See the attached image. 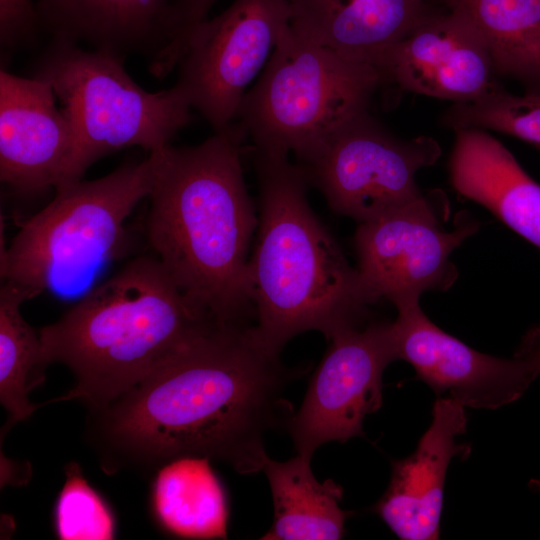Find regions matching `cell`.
Wrapping results in <instances>:
<instances>
[{
    "instance_id": "6da1fadb",
    "label": "cell",
    "mask_w": 540,
    "mask_h": 540,
    "mask_svg": "<svg viewBox=\"0 0 540 540\" xmlns=\"http://www.w3.org/2000/svg\"><path fill=\"white\" fill-rule=\"evenodd\" d=\"M255 339L252 325L211 322L150 376L92 410L93 440L107 470L154 468L183 457L262 470L269 431L292 416L295 378Z\"/></svg>"
},
{
    "instance_id": "7a4b0ae2",
    "label": "cell",
    "mask_w": 540,
    "mask_h": 540,
    "mask_svg": "<svg viewBox=\"0 0 540 540\" xmlns=\"http://www.w3.org/2000/svg\"><path fill=\"white\" fill-rule=\"evenodd\" d=\"M234 127L195 146L149 153L154 180L146 235L190 303L217 322L248 324L249 249L258 215L244 180Z\"/></svg>"
},
{
    "instance_id": "3957f363",
    "label": "cell",
    "mask_w": 540,
    "mask_h": 540,
    "mask_svg": "<svg viewBox=\"0 0 540 540\" xmlns=\"http://www.w3.org/2000/svg\"><path fill=\"white\" fill-rule=\"evenodd\" d=\"M254 162L260 209L247 282L255 339L279 356L306 331L330 340L360 327L372 303L357 268L311 209L302 166L255 149Z\"/></svg>"
},
{
    "instance_id": "277c9868",
    "label": "cell",
    "mask_w": 540,
    "mask_h": 540,
    "mask_svg": "<svg viewBox=\"0 0 540 540\" xmlns=\"http://www.w3.org/2000/svg\"><path fill=\"white\" fill-rule=\"evenodd\" d=\"M215 321L195 308L155 255H143L39 329L45 360L75 384L57 401L101 409L150 376Z\"/></svg>"
},
{
    "instance_id": "5b68a950",
    "label": "cell",
    "mask_w": 540,
    "mask_h": 540,
    "mask_svg": "<svg viewBox=\"0 0 540 540\" xmlns=\"http://www.w3.org/2000/svg\"><path fill=\"white\" fill-rule=\"evenodd\" d=\"M153 180L149 154L101 178L56 188L51 202L19 224L10 244H1L2 279L37 295L81 290L105 265L125 254V222L149 196Z\"/></svg>"
},
{
    "instance_id": "8992f818",
    "label": "cell",
    "mask_w": 540,
    "mask_h": 540,
    "mask_svg": "<svg viewBox=\"0 0 540 540\" xmlns=\"http://www.w3.org/2000/svg\"><path fill=\"white\" fill-rule=\"evenodd\" d=\"M371 64L347 58L290 29L246 92L235 129L254 149L308 161L341 125L368 110L381 84Z\"/></svg>"
},
{
    "instance_id": "52a82bcc",
    "label": "cell",
    "mask_w": 540,
    "mask_h": 540,
    "mask_svg": "<svg viewBox=\"0 0 540 540\" xmlns=\"http://www.w3.org/2000/svg\"><path fill=\"white\" fill-rule=\"evenodd\" d=\"M123 61L112 52L52 38L37 63L34 76L52 86L76 132L69 183L112 152L162 149L191 120L192 107L176 85L149 92L130 77Z\"/></svg>"
},
{
    "instance_id": "ba28073f",
    "label": "cell",
    "mask_w": 540,
    "mask_h": 540,
    "mask_svg": "<svg viewBox=\"0 0 540 540\" xmlns=\"http://www.w3.org/2000/svg\"><path fill=\"white\" fill-rule=\"evenodd\" d=\"M440 155L434 138L399 139L367 110L336 129L300 165L333 211L363 223L422 198L416 174Z\"/></svg>"
},
{
    "instance_id": "9c48e42d",
    "label": "cell",
    "mask_w": 540,
    "mask_h": 540,
    "mask_svg": "<svg viewBox=\"0 0 540 540\" xmlns=\"http://www.w3.org/2000/svg\"><path fill=\"white\" fill-rule=\"evenodd\" d=\"M289 29L287 0H234L195 27L175 85L215 133L232 128L247 87Z\"/></svg>"
},
{
    "instance_id": "30bf717a",
    "label": "cell",
    "mask_w": 540,
    "mask_h": 540,
    "mask_svg": "<svg viewBox=\"0 0 540 540\" xmlns=\"http://www.w3.org/2000/svg\"><path fill=\"white\" fill-rule=\"evenodd\" d=\"M479 224L460 213L446 229L431 196L377 219L359 223L354 236L357 270L372 304L394 305L445 291L457 278L452 252L477 232Z\"/></svg>"
},
{
    "instance_id": "8fae6325",
    "label": "cell",
    "mask_w": 540,
    "mask_h": 540,
    "mask_svg": "<svg viewBox=\"0 0 540 540\" xmlns=\"http://www.w3.org/2000/svg\"><path fill=\"white\" fill-rule=\"evenodd\" d=\"M395 360L392 322L333 336L286 427L296 453L311 459L325 443L364 437V419L380 409L383 373Z\"/></svg>"
},
{
    "instance_id": "7c38bea8",
    "label": "cell",
    "mask_w": 540,
    "mask_h": 540,
    "mask_svg": "<svg viewBox=\"0 0 540 540\" xmlns=\"http://www.w3.org/2000/svg\"><path fill=\"white\" fill-rule=\"evenodd\" d=\"M394 306L398 360L412 365L437 397L446 393L465 407L497 409L518 400L535 380L517 356L481 353L443 331L425 315L419 299Z\"/></svg>"
},
{
    "instance_id": "4fadbf2b",
    "label": "cell",
    "mask_w": 540,
    "mask_h": 540,
    "mask_svg": "<svg viewBox=\"0 0 540 540\" xmlns=\"http://www.w3.org/2000/svg\"><path fill=\"white\" fill-rule=\"evenodd\" d=\"M52 86L0 71V179L34 194L69 183L76 150L73 123Z\"/></svg>"
},
{
    "instance_id": "5bb4252c",
    "label": "cell",
    "mask_w": 540,
    "mask_h": 540,
    "mask_svg": "<svg viewBox=\"0 0 540 540\" xmlns=\"http://www.w3.org/2000/svg\"><path fill=\"white\" fill-rule=\"evenodd\" d=\"M382 81L453 103L474 100L497 85L491 56L459 13L428 12L401 40L374 61Z\"/></svg>"
},
{
    "instance_id": "9a60e30c",
    "label": "cell",
    "mask_w": 540,
    "mask_h": 540,
    "mask_svg": "<svg viewBox=\"0 0 540 540\" xmlns=\"http://www.w3.org/2000/svg\"><path fill=\"white\" fill-rule=\"evenodd\" d=\"M466 427L465 406L449 396H439L432 408L431 423L414 452L392 461L388 487L373 511L398 538H439L449 464L469 451V446L456 442Z\"/></svg>"
},
{
    "instance_id": "2e32d148",
    "label": "cell",
    "mask_w": 540,
    "mask_h": 540,
    "mask_svg": "<svg viewBox=\"0 0 540 540\" xmlns=\"http://www.w3.org/2000/svg\"><path fill=\"white\" fill-rule=\"evenodd\" d=\"M454 132L449 163L454 189L540 249V184L486 130Z\"/></svg>"
},
{
    "instance_id": "e0dca14e",
    "label": "cell",
    "mask_w": 540,
    "mask_h": 540,
    "mask_svg": "<svg viewBox=\"0 0 540 540\" xmlns=\"http://www.w3.org/2000/svg\"><path fill=\"white\" fill-rule=\"evenodd\" d=\"M291 29L347 58L373 65L429 12L426 0H287Z\"/></svg>"
},
{
    "instance_id": "ac0fdd59",
    "label": "cell",
    "mask_w": 540,
    "mask_h": 540,
    "mask_svg": "<svg viewBox=\"0 0 540 540\" xmlns=\"http://www.w3.org/2000/svg\"><path fill=\"white\" fill-rule=\"evenodd\" d=\"M171 0H36L40 26L52 38L121 57L152 59L166 43Z\"/></svg>"
},
{
    "instance_id": "d6986e66",
    "label": "cell",
    "mask_w": 540,
    "mask_h": 540,
    "mask_svg": "<svg viewBox=\"0 0 540 540\" xmlns=\"http://www.w3.org/2000/svg\"><path fill=\"white\" fill-rule=\"evenodd\" d=\"M310 458H266L262 471L273 498L274 519L264 540H337L345 535L350 512L341 508L343 489L332 480L318 481Z\"/></svg>"
},
{
    "instance_id": "ffe728a7",
    "label": "cell",
    "mask_w": 540,
    "mask_h": 540,
    "mask_svg": "<svg viewBox=\"0 0 540 540\" xmlns=\"http://www.w3.org/2000/svg\"><path fill=\"white\" fill-rule=\"evenodd\" d=\"M483 40L496 75L540 93V0H442Z\"/></svg>"
},
{
    "instance_id": "44dd1931",
    "label": "cell",
    "mask_w": 540,
    "mask_h": 540,
    "mask_svg": "<svg viewBox=\"0 0 540 540\" xmlns=\"http://www.w3.org/2000/svg\"><path fill=\"white\" fill-rule=\"evenodd\" d=\"M161 524L176 536L225 538L228 509L221 484L203 457H183L162 467L153 488Z\"/></svg>"
},
{
    "instance_id": "7402d4cb",
    "label": "cell",
    "mask_w": 540,
    "mask_h": 540,
    "mask_svg": "<svg viewBox=\"0 0 540 540\" xmlns=\"http://www.w3.org/2000/svg\"><path fill=\"white\" fill-rule=\"evenodd\" d=\"M36 296L33 290L10 281L0 289V402L8 415L1 435L38 407L28 394L43 383L48 363L39 330L21 314V305Z\"/></svg>"
},
{
    "instance_id": "603a6c76",
    "label": "cell",
    "mask_w": 540,
    "mask_h": 540,
    "mask_svg": "<svg viewBox=\"0 0 540 540\" xmlns=\"http://www.w3.org/2000/svg\"><path fill=\"white\" fill-rule=\"evenodd\" d=\"M440 121L453 131L478 128L500 132L540 150V93L518 95L497 85L474 100L453 103Z\"/></svg>"
},
{
    "instance_id": "cb8c5ba5",
    "label": "cell",
    "mask_w": 540,
    "mask_h": 540,
    "mask_svg": "<svg viewBox=\"0 0 540 540\" xmlns=\"http://www.w3.org/2000/svg\"><path fill=\"white\" fill-rule=\"evenodd\" d=\"M55 524L63 540H107L114 536L111 512L75 464L66 472L56 503Z\"/></svg>"
},
{
    "instance_id": "d4e9b609",
    "label": "cell",
    "mask_w": 540,
    "mask_h": 540,
    "mask_svg": "<svg viewBox=\"0 0 540 540\" xmlns=\"http://www.w3.org/2000/svg\"><path fill=\"white\" fill-rule=\"evenodd\" d=\"M40 26L34 0H0V42L14 49L28 41Z\"/></svg>"
},
{
    "instance_id": "484cf974",
    "label": "cell",
    "mask_w": 540,
    "mask_h": 540,
    "mask_svg": "<svg viewBox=\"0 0 540 540\" xmlns=\"http://www.w3.org/2000/svg\"><path fill=\"white\" fill-rule=\"evenodd\" d=\"M217 0H173L168 18L171 38L186 41L195 27L208 18V13Z\"/></svg>"
},
{
    "instance_id": "4316f807",
    "label": "cell",
    "mask_w": 540,
    "mask_h": 540,
    "mask_svg": "<svg viewBox=\"0 0 540 540\" xmlns=\"http://www.w3.org/2000/svg\"><path fill=\"white\" fill-rule=\"evenodd\" d=\"M515 356L524 362L534 378L540 374V325L524 335Z\"/></svg>"
}]
</instances>
